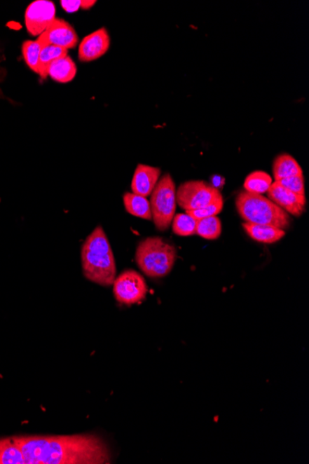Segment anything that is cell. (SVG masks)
<instances>
[{
    "label": "cell",
    "mask_w": 309,
    "mask_h": 464,
    "mask_svg": "<svg viewBox=\"0 0 309 464\" xmlns=\"http://www.w3.org/2000/svg\"><path fill=\"white\" fill-rule=\"evenodd\" d=\"M274 180L278 182L284 178L304 175L301 166L297 163L293 156L281 154L275 158L273 163Z\"/></svg>",
    "instance_id": "14"
},
{
    "label": "cell",
    "mask_w": 309,
    "mask_h": 464,
    "mask_svg": "<svg viewBox=\"0 0 309 464\" xmlns=\"http://www.w3.org/2000/svg\"><path fill=\"white\" fill-rule=\"evenodd\" d=\"M147 291L146 280L134 270L124 271L114 282V296L121 304L138 303L146 298Z\"/></svg>",
    "instance_id": "7"
},
{
    "label": "cell",
    "mask_w": 309,
    "mask_h": 464,
    "mask_svg": "<svg viewBox=\"0 0 309 464\" xmlns=\"http://www.w3.org/2000/svg\"><path fill=\"white\" fill-rule=\"evenodd\" d=\"M221 221L217 216L198 220L196 223V235L207 240H215L221 235Z\"/></svg>",
    "instance_id": "19"
},
{
    "label": "cell",
    "mask_w": 309,
    "mask_h": 464,
    "mask_svg": "<svg viewBox=\"0 0 309 464\" xmlns=\"http://www.w3.org/2000/svg\"><path fill=\"white\" fill-rule=\"evenodd\" d=\"M161 171L157 167L139 164L135 169L132 181V191L134 194L147 198L152 194L156 184L160 180Z\"/></svg>",
    "instance_id": "12"
},
{
    "label": "cell",
    "mask_w": 309,
    "mask_h": 464,
    "mask_svg": "<svg viewBox=\"0 0 309 464\" xmlns=\"http://www.w3.org/2000/svg\"><path fill=\"white\" fill-rule=\"evenodd\" d=\"M235 204L239 215L245 223L265 224L282 230L291 226L290 215L264 196L244 190L239 193Z\"/></svg>",
    "instance_id": "3"
},
{
    "label": "cell",
    "mask_w": 309,
    "mask_h": 464,
    "mask_svg": "<svg viewBox=\"0 0 309 464\" xmlns=\"http://www.w3.org/2000/svg\"><path fill=\"white\" fill-rule=\"evenodd\" d=\"M68 56V50L65 48L45 46L40 52L39 74L42 78L48 76V69L55 60Z\"/></svg>",
    "instance_id": "18"
},
{
    "label": "cell",
    "mask_w": 309,
    "mask_h": 464,
    "mask_svg": "<svg viewBox=\"0 0 309 464\" xmlns=\"http://www.w3.org/2000/svg\"><path fill=\"white\" fill-rule=\"evenodd\" d=\"M150 196L151 200L149 203L155 226L160 231H165L172 224L177 205L176 186L172 175H163Z\"/></svg>",
    "instance_id": "5"
},
{
    "label": "cell",
    "mask_w": 309,
    "mask_h": 464,
    "mask_svg": "<svg viewBox=\"0 0 309 464\" xmlns=\"http://www.w3.org/2000/svg\"><path fill=\"white\" fill-rule=\"evenodd\" d=\"M83 273L88 280L109 287L116 278V262L111 244L102 227H95L81 250Z\"/></svg>",
    "instance_id": "2"
},
{
    "label": "cell",
    "mask_w": 309,
    "mask_h": 464,
    "mask_svg": "<svg viewBox=\"0 0 309 464\" xmlns=\"http://www.w3.org/2000/svg\"><path fill=\"white\" fill-rule=\"evenodd\" d=\"M42 47L37 41L26 40L22 46V56L28 67L39 74L40 52Z\"/></svg>",
    "instance_id": "22"
},
{
    "label": "cell",
    "mask_w": 309,
    "mask_h": 464,
    "mask_svg": "<svg viewBox=\"0 0 309 464\" xmlns=\"http://www.w3.org/2000/svg\"><path fill=\"white\" fill-rule=\"evenodd\" d=\"M278 183L281 184L285 189L294 193V194L305 197L304 175L284 178V179L278 181Z\"/></svg>",
    "instance_id": "24"
},
{
    "label": "cell",
    "mask_w": 309,
    "mask_h": 464,
    "mask_svg": "<svg viewBox=\"0 0 309 464\" xmlns=\"http://www.w3.org/2000/svg\"><path fill=\"white\" fill-rule=\"evenodd\" d=\"M56 19V8L49 0H36L25 11V25L31 36H40Z\"/></svg>",
    "instance_id": "8"
},
{
    "label": "cell",
    "mask_w": 309,
    "mask_h": 464,
    "mask_svg": "<svg viewBox=\"0 0 309 464\" xmlns=\"http://www.w3.org/2000/svg\"><path fill=\"white\" fill-rule=\"evenodd\" d=\"M123 203L130 214L144 220H152L151 207L146 198L134 193H125Z\"/></svg>",
    "instance_id": "16"
},
{
    "label": "cell",
    "mask_w": 309,
    "mask_h": 464,
    "mask_svg": "<svg viewBox=\"0 0 309 464\" xmlns=\"http://www.w3.org/2000/svg\"><path fill=\"white\" fill-rule=\"evenodd\" d=\"M111 47V36L106 28H100L82 40L78 51L80 62H90L104 56Z\"/></svg>",
    "instance_id": "10"
},
{
    "label": "cell",
    "mask_w": 309,
    "mask_h": 464,
    "mask_svg": "<svg viewBox=\"0 0 309 464\" xmlns=\"http://www.w3.org/2000/svg\"><path fill=\"white\" fill-rule=\"evenodd\" d=\"M95 3L97 1H95V0H83V1H81V8H83V10L85 11H88L90 10L92 7H94Z\"/></svg>",
    "instance_id": "26"
},
{
    "label": "cell",
    "mask_w": 309,
    "mask_h": 464,
    "mask_svg": "<svg viewBox=\"0 0 309 464\" xmlns=\"http://www.w3.org/2000/svg\"><path fill=\"white\" fill-rule=\"evenodd\" d=\"M176 259L175 247L158 236L140 242L135 253L138 267L150 278H161L169 275Z\"/></svg>",
    "instance_id": "4"
},
{
    "label": "cell",
    "mask_w": 309,
    "mask_h": 464,
    "mask_svg": "<svg viewBox=\"0 0 309 464\" xmlns=\"http://www.w3.org/2000/svg\"><path fill=\"white\" fill-rule=\"evenodd\" d=\"M273 183V178L267 172L262 171L253 172L245 178L244 183L245 191L252 193V194L262 195L268 192Z\"/></svg>",
    "instance_id": "17"
},
{
    "label": "cell",
    "mask_w": 309,
    "mask_h": 464,
    "mask_svg": "<svg viewBox=\"0 0 309 464\" xmlns=\"http://www.w3.org/2000/svg\"><path fill=\"white\" fill-rule=\"evenodd\" d=\"M172 231L177 236H190L195 235L198 220L187 213H179L173 217Z\"/></svg>",
    "instance_id": "21"
},
{
    "label": "cell",
    "mask_w": 309,
    "mask_h": 464,
    "mask_svg": "<svg viewBox=\"0 0 309 464\" xmlns=\"http://www.w3.org/2000/svg\"><path fill=\"white\" fill-rule=\"evenodd\" d=\"M78 40L74 28L65 20L56 18L47 30L40 34L36 41L42 48L45 46H55L68 50L76 47Z\"/></svg>",
    "instance_id": "9"
},
{
    "label": "cell",
    "mask_w": 309,
    "mask_h": 464,
    "mask_svg": "<svg viewBox=\"0 0 309 464\" xmlns=\"http://www.w3.org/2000/svg\"><path fill=\"white\" fill-rule=\"evenodd\" d=\"M242 227L254 240L264 244H273L284 238V230L265 224L245 223Z\"/></svg>",
    "instance_id": "13"
},
{
    "label": "cell",
    "mask_w": 309,
    "mask_h": 464,
    "mask_svg": "<svg viewBox=\"0 0 309 464\" xmlns=\"http://www.w3.org/2000/svg\"><path fill=\"white\" fill-rule=\"evenodd\" d=\"M77 67L71 57L55 60L48 69V76L57 83L71 82L76 76Z\"/></svg>",
    "instance_id": "15"
},
{
    "label": "cell",
    "mask_w": 309,
    "mask_h": 464,
    "mask_svg": "<svg viewBox=\"0 0 309 464\" xmlns=\"http://www.w3.org/2000/svg\"><path fill=\"white\" fill-rule=\"evenodd\" d=\"M60 4H62L63 10L69 13H76L81 8V1L79 0H72V1L71 0H62Z\"/></svg>",
    "instance_id": "25"
},
{
    "label": "cell",
    "mask_w": 309,
    "mask_h": 464,
    "mask_svg": "<svg viewBox=\"0 0 309 464\" xmlns=\"http://www.w3.org/2000/svg\"><path fill=\"white\" fill-rule=\"evenodd\" d=\"M221 196V191L205 181H188L176 190V203L181 209L195 210L212 203Z\"/></svg>",
    "instance_id": "6"
},
{
    "label": "cell",
    "mask_w": 309,
    "mask_h": 464,
    "mask_svg": "<svg viewBox=\"0 0 309 464\" xmlns=\"http://www.w3.org/2000/svg\"><path fill=\"white\" fill-rule=\"evenodd\" d=\"M222 209H224V198H222V196H219L218 198L213 200L212 203L209 204V205L201 207V209L189 210V212H186V213L187 214L192 216L193 218H195V220H200V219L212 217V216L218 215L219 213L221 212Z\"/></svg>",
    "instance_id": "23"
},
{
    "label": "cell",
    "mask_w": 309,
    "mask_h": 464,
    "mask_svg": "<svg viewBox=\"0 0 309 464\" xmlns=\"http://www.w3.org/2000/svg\"><path fill=\"white\" fill-rule=\"evenodd\" d=\"M0 464H25L21 451L11 437L0 439Z\"/></svg>",
    "instance_id": "20"
},
{
    "label": "cell",
    "mask_w": 309,
    "mask_h": 464,
    "mask_svg": "<svg viewBox=\"0 0 309 464\" xmlns=\"http://www.w3.org/2000/svg\"><path fill=\"white\" fill-rule=\"evenodd\" d=\"M25 464L111 463L105 441L92 434L71 436H18L11 437Z\"/></svg>",
    "instance_id": "1"
},
{
    "label": "cell",
    "mask_w": 309,
    "mask_h": 464,
    "mask_svg": "<svg viewBox=\"0 0 309 464\" xmlns=\"http://www.w3.org/2000/svg\"><path fill=\"white\" fill-rule=\"evenodd\" d=\"M267 193L268 198L288 214L299 217L304 213L305 203H307L305 197L294 194L290 190L282 186L278 182L274 181Z\"/></svg>",
    "instance_id": "11"
}]
</instances>
